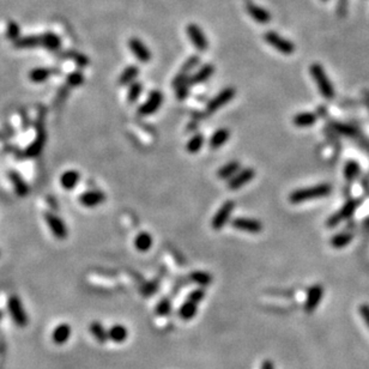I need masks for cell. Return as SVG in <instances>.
I'll list each match as a JSON object with an SVG mask.
<instances>
[{"label": "cell", "mask_w": 369, "mask_h": 369, "mask_svg": "<svg viewBox=\"0 0 369 369\" xmlns=\"http://www.w3.org/2000/svg\"><path fill=\"white\" fill-rule=\"evenodd\" d=\"M332 186L328 183H319L310 187H303V189L295 190L289 196V202L291 204H301V203L314 201V199L326 198L331 195Z\"/></svg>", "instance_id": "1"}, {"label": "cell", "mask_w": 369, "mask_h": 369, "mask_svg": "<svg viewBox=\"0 0 369 369\" xmlns=\"http://www.w3.org/2000/svg\"><path fill=\"white\" fill-rule=\"evenodd\" d=\"M309 72L314 79L316 87L319 89V92L322 95L325 100L331 101L334 98V88L332 82L330 81L327 75H326L324 67L320 64H313L309 67Z\"/></svg>", "instance_id": "2"}, {"label": "cell", "mask_w": 369, "mask_h": 369, "mask_svg": "<svg viewBox=\"0 0 369 369\" xmlns=\"http://www.w3.org/2000/svg\"><path fill=\"white\" fill-rule=\"evenodd\" d=\"M205 297V290L203 288H198L196 290H192L187 296L184 302L181 304L179 308V316L182 320L189 321L192 320L197 315L198 312L199 303L204 300Z\"/></svg>", "instance_id": "3"}, {"label": "cell", "mask_w": 369, "mask_h": 369, "mask_svg": "<svg viewBox=\"0 0 369 369\" xmlns=\"http://www.w3.org/2000/svg\"><path fill=\"white\" fill-rule=\"evenodd\" d=\"M8 309L15 324L20 326V327H26L29 319H28L27 312L24 309L22 301L20 300V297L17 295H11L10 296V299L8 301Z\"/></svg>", "instance_id": "4"}, {"label": "cell", "mask_w": 369, "mask_h": 369, "mask_svg": "<svg viewBox=\"0 0 369 369\" xmlns=\"http://www.w3.org/2000/svg\"><path fill=\"white\" fill-rule=\"evenodd\" d=\"M264 39H265L266 44H269L281 54L291 55L295 52V45L293 42L283 38L278 33L270 30L264 35Z\"/></svg>", "instance_id": "5"}, {"label": "cell", "mask_w": 369, "mask_h": 369, "mask_svg": "<svg viewBox=\"0 0 369 369\" xmlns=\"http://www.w3.org/2000/svg\"><path fill=\"white\" fill-rule=\"evenodd\" d=\"M235 210V202L227 201L224 202L221 208L218 209L216 214L214 215L211 220V228L214 230H221L228 224L232 217V214Z\"/></svg>", "instance_id": "6"}, {"label": "cell", "mask_w": 369, "mask_h": 369, "mask_svg": "<svg viewBox=\"0 0 369 369\" xmlns=\"http://www.w3.org/2000/svg\"><path fill=\"white\" fill-rule=\"evenodd\" d=\"M236 95V90L235 88L228 87L223 90H221L215 97H212L210 101H209L207 104V112L209 114H212V113H216L217 110H220L222 108L223 106L228 104L230 101L235 97Z\"/></svg>", "instance_id": "7"}, {"label": "cell", "mask_w": 369, "mask_h": 369, "mask_svg": "<svg viewBox=\"0 0 369 369\" xmlns=\"http://www.w3.org/2000/svg\"><path fill=\"white\" fill-rule=\"evenodd\" d=\"M163 103V94L159 90H152L145 100V102L140 104L138 108V114L140 116H149L158 112Z\"/></svg>", "instance_id": "8"}, {"label": "cell", "mask_w": 369, "mask_h": 369, "mask_svg": "<svg viewBox=\"0 0 369 369\" xmlns=\"http://www.w3.org/2000/svg\"><path fill=\"white\" fill-rule=\"evenodd\" d=\"M358 207V202L357 201H347L345 204L340 208L339 211H337L336 214H333L332 216H330L326 221V227L328 228H334L339 224L342 221L344 220H349L350 217L352 216L353 212L356 211V209Z\"/></svg>", "instance_id": "9"}, {"label": "cell", "mask_w": 369, "mask_h": 369, "mask_svg": "<svg viewBox=\"0 0 369 369\" xmlns=\"http://www.w3.org/2000/svg\"><path fill=\"white\" fill-rule=\"evenodd\" d=\"M233 228L240 230V232H246L250 234H259L264 229L263 223L255 218L250 217H236L232 221Z\"/></svg>", "instance_id": "10"}, {"label": "cell", "mask_w": 369, "mask_h": 369, "mask_svg": "<svg viewBox=\"0 0 369 369\" xmlns=\"http://www.w3.org/2000/svg\"><path fill=\"white\" fill-rule=\"evenodd\" d=\"M45 220L48 228L51 229L52 234H53L55 238L59 240H64L67 238L69 230H67L65 222L60 217H58L54 214H51V212H47V214H45Z\"/></svg>", "instance_id": "11"}, {"label": "cell", "mask_w": 369, "mask_h": 369, "mask_svg": "<svg viewBox=\"0 0 369 369\" xmlns=\"http://www.w3.org/2000/svg\"><path fill=\"white\" fill-rule=\"evenodd\" d=\"M322 296H324V288L321 284H314L308 288L304 301V310L307 313H313L320 304Z\"/></svg>", "instance_id": "12"}, {"label": "cell", "mask_w": 369, "mask_h": 369, "mask_svg": "<svg viewBox=\"0 0 369 369\" xmlns=\"http://www.w3.org/2000/svg\"><path fill=\"white\" fill-rule=\"evenodd\" d=\"M187 35L192 42V45L198 49L199 52H205L209 48V41L207 35L203 33L201 27H198L197 24L191 23L187 26Z\"/></svg>", "instance_id": "13"}, {"label": "cell", "mask_w": 369, "mask_h": 369, "mask_svg": "<svg viewBox=\"0 0 369 369\" xmlns=\"http://www.w3.org/2000/svg\"><path fill=\"white\" fill-rule=\"evenodd\" d=\"M255 177V170L253 168H244L239 171L235 176L228 181V189L230 191H238L246 184L250 183Z\"/></svg>", "instance_id": "14"}, {"label": "cell", "mask_w": 369, "mask_h": 369, "mask_svg": "<svg viewBox=\"0 0 369 369\" xmlns=\"http://www.w3.org/2000/svg\"><path fill=\"white\" fill-rule=\"evenodd\" d=\"M106 202V195L102 191L91 190L79 196V203L85 208H96Z\"/></svg>", "instance_id": "15"}, {"label": "cell", "mask_w": 369, "mask_h": 369, "mask_svg": "<svg viewBox=\"0 0 369 369\" xmlns=\"http://www.w3.org/2000/svg\"><path fill=\"white\" fill-rule=\"evenodd\" d=\"M128 47H130L132 54L137 58L140 63L147 64L151 60V52L141 42V40L137 38H132L128 41Z\"/></svg>", "instance_id": "16"}, {"label": "cell", "mask_w": 369, "mask_h": 369, "mask_svg": "<svg viewBox=\"0 0 369 369\" xmlns=\"http://www.w3.org/2000/svg\"><path fill=\"white\" fill-rule=\"evenodd\" d=\"M246 10H247L248 15H250L257 23L267 24L271 21V15L269 14V11L265 10L264 8H261L259 5L254 4L253 2L246 3Z\"/></svg>", "instance_id": "17"}, {"label": "cell", "mask_w": 369, "mask_h": 369, "mask_svg": "<svg viewBox=\"0 0 369 369\" xmlns=\"http://www.w3.org/2000/svg\"><path fill=\"white\" fill-rule=\"evenodd\" d=\"M190 76L183 75V73L179 72L176 76H175L174 81H173V88L175 90V95L176 97L179 98L180 101L186 100L189 97V92H190Z\"/></svg>", "instance_id": "18"}, {"label": "cell", "mask_w": 369, "mask_h": 369, "mask_svg": "<svg viewBox=\"0 0 369 369\" xmlns=\"http://www.w3.org/2000/svg\"><path fill=\"white\" fill-rule=\"evenodd\" d=\"M215 73V66L212 64H205L202 67H199L198 70L193 73L192 76H190V85H199L203 84L208 81L210 77Z\"/></svg>", "instance_id": "19"}, {"label": "cell", "mask_w": 369, "mask_h": 369, "mask_svg": "<svg viewBox=\"0 0 369 369\" xmlns=\"http://www.w3.org/2000/svg\"><path fill=\"white\" fill-rule=\"evenodd\" d=\"M230 138V131L228 128L222 127V128H218L217 131H215L212 133V136L209 139V146H210L211 150H218L221 149L224 144L228 143Z\"/></svg>", "instance_id": "20"}, {"label": "cell", "mask_w": 369, "mask_h": 369, "mask_svg": "<svg viewBox=\"0 0 369 369\" xmlns=\"http://www.w3.org/2000/svg\"><path fill=\"white\" fill-rule=\"evenodd\" d=\"M241 170V163L239 161H230L222 165L217 170V177L220 180H230Z\"/></svg>", "instance_id": "21"}, {"label": "cell", "mask_w": 369, "mask_h": 369, "mask_svg": "<svg viewBox=\"0 0 369 369\" xmlns=\"http://www.w3.org/2000/svg\"><path fill=\"white\" fill-rule=\"evenodd\" d=\"M9 179L11 180L12 184H14V189L16 191L17 196L21 197V198H24L29 195V187L22 176H21L20 173L17 171H9Z\"/></svg>", "instance_id": "22"}, {"label": "cell", "mask_w": 369, "mask_h": 369, "mask_svg": "<svg viewBox=\"0 0 369 369\" xmlns=\"http://www.w3.org/2000/svg\"><path fill=\"white\" fill-rule=\"evenodd\" d=\"M81 180V174L79 171L75 170V169H70V170L64 171L63 175L60 176V184L64 190L71 191L77 186V183Z\"/></svg>", "instance_id": "23"}, {"label": "cell", "mask_w": 369, "mask_h": 369, "mask_svg": "<svg viewBox=\"0 0 369 369\" xmlns=\"http://www.w3.org/2000/svg\"><path fill=\"white\" fill-rule=\"evenodd\" d=\"M318 120V115L313 112H301L297 113L296 115L293 118V124L296 127L300 128H306L313 126Z\"/></svg>", "instance_id": "24"}, {"label": "cell", "mask_w": 369, "mask_h": 369, "mask_svg": "<svg viewBox=\"0 0 369 369\" xmlns=\"http://www.w3.org/2000/svg\"><path fill=\"white\" fill-rule=\"evenodd\" d=\"M71 333H72V330H71V326L66 322H63V324L58 325L57 327L54 328L53 334H52V339L55 344L58 345H61V344H65L67 340L70 339Z\"/></svg>", "instance_id": "25"}, {"label": "cell", "mask_w": 369, "mask_h": 369, "mask_svg": "<svg viewBox=\"0 0 369 369\" xmlns=\"http://www.w3.org/2000/svg\"><path fill=\"white\" fill-rule=\"evenodd\" d=\"M59 72L58 69H46V67H38L30 71L29 79L33 83H42L46 82L51 76L57 75Z\"/></svg>", "instance_id": "26"}, {"label": "cell", "mask_w": 369, "mask_h": 369, "mask_svg": "<svg viewBox=\"0 0 369 369\" xmlns=\"http://www.w3.org/2000/svg\"><path fill=\"white\" fill-rule=\"evenodd\" d=\"M139 67L136 65H130L122 71L121 75H120L118 83L121 87H126V85H131L132 83H134L136 78L139 76Z\"/></svg>", "instance_id": "27"}, {"label": "cell", "mask_w": 369, "mask_h": 369, "mask_svg": "<svg viewBox=\"0 0 369 369\" xmlns=\"http://www.w3.org/2000/svg\"><path fill=\"white\" fill-rule=\"evenodd\" d=\"M153 245V239L149 233L141 232L134 238V247L137 251L141 252V253H145V252L151 250Z\"/></svg>", "instance_id": "28"}, {"label": "cell", "mask_w": 369, "mask_h": 369, "mask_svg": "<svg viewBox=\"0 0 369 369\" xmlns=\"http://www.w3.org/2000/svg\"><path fill=\"white\" fill-rule=\"evenodd\" d=\"M45 143H46V133L44 130H41L39 132L36 139L34 140L27 149L26 153L28 157H36V156H39L42 150H44Z\"/></svg>", "instance_id": "29"}, {"label": "cell", "mask_w": 369, "mask_h": 369, "mask_svg": "<svg viewBox=\"0 0 369 369\" xmlns=\"http://www.w3.org/2000/svg\"><path fill=\"white\" fill-rule=\"evenodd\" d=\"M14 46L16 48L23 49V48H35L39 46H42V39L41 35H28L20 38L14 42Z\"/></svg>", "instance_id": "30"}, {"label": "cell", "mask_w": 369, "mask_h": 369, "mask_svg": "<svg viewBox=\"0 0 369 369\" xmlns=\"http://www.w3.org/2000/svg\"><path fill=\"white\" fill-rule=\"evenodd\" d=\"M128 337V330L121 324H115L108 330V338L114 343H124Z\"/></svg>", "instance_id": "31"}, {"label": "cell", "mask_w": 369, "mask_h": 369, "mask_svg": "<svg viewBox=\"0 0 369 369\" xmlns=\"http://www.w3.org/2000/svg\"><path fill=\"white\" fill-rule=\"evenodd\" d=\"M42 39V46L47 48L51 52L59 51L61 47V40L57 34L54 33H45L41 35Z\"/></svg>", "instance_id": "32"}, {"label": "cell", "mask_w": 369, "mask_h": 369, "mask_svg": "<svg viewBox=\"0 0 369 369\" xmlns=\"http://www.w3.org/2000/svg\"><path fill=\"white\" fill-rule=\"evenodd\" d=\"M353 235L351 233H347V232H342V233H338L336 235L332 236L331 239V246L333 248H344L346 247L347 245H350V242L352 241Z\"/></svg>", "instance_id": "33"}, {"label": "cell", "mask_w": 369, "mask_h": 369, "mask_svg": "<svg viewBox=\"0 0 369 369\" xmlns=\"http://www.w3.org/2000/svg\"><path fill=\"white\" fill-rule=\"evenodd\" d=\"M205 143V138L202 133H196L190 138L186 144V150L190 153H197L203 149Z\"/></svg>", "instance_id": "34"}, {"label": "cell", "mask_w": 369, "mask_h": 369, "mask_svg": "<svg viewBox=\"0 0 369 369\" xmlns=\"http://www.w3.org/2000/svg\"><path fill=\"white\" fill-rule=\"evenodd\" d=\"M90 332H91L92 336L95 337V339H96L98 343L103 344L109 339V338H108V331H106L104 326L98 321L91 322Z\"/></svg>", "instance_id": "35"}, {"label": "cell", "mask_w": 369, "mask_h": 369, "mask_svg": "<svg viewBox=\"0 0 369 369\" xmlns=\"http://www.w3.org/2000/svg\"><path fill=\"white\" fill-rule=\"evenodd\" d=\"M190 279L192 283H196L199 287H208L212 283V276L205 271H193L190 275Z\"/></svg>", "instance_id": "36"}, {"label": "cell", "mask_w": 369, "mask_h": 369, "mask_svg": "<svg viewBox=\"0 0 369 369\" xmlns=\"http://www.w3.org/2000/svg\"><path fill=\"white\" fill-rule=\"evenodd\" d=\"M359 171H361V168H359V164L353 159H350L345 163L344 165V177L347 181H353L355 179H357Z\"/></svg>", "instance_id": "37"}, {"label": "cell", "mask_w": 369, "mask_h": 369, "mask_svg": "<svg viewBox=\"0 0 369 369\" xmlns=\"http://www.w3.org/2000/svg\"><path fill=\"white\" fill-rule=\"evenodd\" d=\"M143 92V84L140 82H134L128 87L127 91V102L128 103H136L138 98Z\"/></svg>", "instance_id": "38"}, {"label": "cell", "mask_w": 369, "mask_h": 369, "mask_svg": "<svg viewBox=\"0 0 369 369\" xmlns=\"http://www.w3.org/2000/svg\"><path fill=\"white\" fill-rule=\"evenodd\" d=\"M199 63H201V57L199 55H191L189 59L182 64L180 72L183 73V75L190 76V73L193 70H196V67L199 66Z\"/></svg>", "instance_id": "39"}, {"label": "cell", "mask_w": 369, "mask_h": 369, "mask_svg": "<svg viewBox=\"0 0 369 369\" xmlns=\"http://www.w3.org/2000/svg\"><path fill=\"white\" fill-rule=\"evenodd\" d=\"M156 314L159 316H165L170 314L171 312V302L169 299H162L156 306Z\"/></svg>", "instance_id": "40"}, {"label": "cell", "mask_w": 369, "mask_h": 369, "mask_svg": "<svg viewBox=\"0 0 369 369\" xmlns=\"http://www.w3.org/2000/svg\"><path fill=\"white\" fill-rule=\"evenodd\" d=\"M66 83H67V87H79L84 83V76H83L82 72L79 71H76V72L70 73L66 78Z\"/></svg>", "instance_id": "41"}, {"label": "cell", "mask_w": 369, "mask_h": 369, "mask_svg": "<svg viewBox=\"0 0 369 369\" xmlns=\"http://www.w3.org/2000/svg\"><path fill=\"white\" fill-rule=\"evenodd\" d=\"M20 26L16 22H10L8 24V28H6V36L12 42H15L16 40L20 39Z\"/></svg>", "instance_id": "42"}, {"label": "cell", "mask_w": 369, "mask_h": 369, "mask_svg": "<svg viewBox=\"0 0 369 369\" xmlns=\"http://www.w3.org/2000/svg\"><path fill=\"white\" fill-rule=\"evenodd\" d=\"M66 57L70 58L71 60H73L79 67H84L89 64V59L85 55L81 53H77V52H67Z\"/></svg>", "instance_id": "43"}, {"label": "cell", "mask_w": 369, "mask_h": 369, "mask_svg": "<svg viewBox=\"0 0 369 369\" xmlns=\"http://www.w3.org/2000/svg\"><path fill=\"white\" fill-rule=\"evenodd\" d=\"M334 126H336V130L339 132V133L344 134V136L352 137L353 134H355V130H353L351 126H347L344 124H334Z\"/></svg>", "instance_id": "44"}, {"label": "cell", "mask_w": 369, "mask_h": 369, "mask_svg": "<svg viewBox=\"0 0 369 369\" xmlns=\"http://www.w3.org/2000/svg\"><path fill=\"white\" fill-rule=\"evenodd\" d=\"M359 314H361L362 319H363L365 325L369 328V304H362L359 307Z\"/></svg>", "instance_id": "45"}, {"label": "cell", "mask_w": 369, "mask_h": 369, "mask_svg": "<svg viewBox=\"0 0 369 369\" xmlns=\"http://www.w3.org/2000/svg\"><path fill=\"white\" fill-rule=\"evenodd\" d=\"M260 369H276V368L275 363H273L271 359H264L260 364Z\"/></svg>", "instance_id": "46"}, {"label": "cell", "mask_w": 369, "mask_h": 369, "mask_svg": "<svg viewBox=\"0 0 369 369\" xmlns=\"http://www.w3.org/2000/svg\"><path fill=\"white\" fill-rule=\"evenodd\" d=\"M2 318H3V312L0 310V320H2Z\"/></svg>", "instance_id": "47"}, {"label": "cell", "mask_w": 369, "mask_h": 369, "mask_svg": "<svg viewBox=\"0 0 369 369\" xmlns=\"http://www.w3.org/2000/svg\"><path fill=\"white\" fill-rule=\"evenodd\" d=\"M367 104H368V108H369V100L367 98Z\"/></svg>", "instance_id": "48"}, {"label": "cell", "mask_w": 369, "mask_h": 369, "mask_svg": "<svg viewBox=\"0 0 369 369\" xmlns=\"http://www.w3.org/2000/svg\"><path fill=\"white\" fill-rule=\"evenodd\" d=\"M324 2H326V0H324Z\"/></svg>", "instance_id": "49"}]
</instances>
